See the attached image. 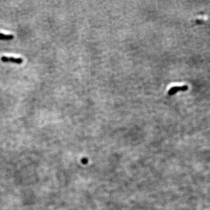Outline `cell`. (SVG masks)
Listing matches in <instances>:
<instances>
[{"label":"cell","mask_w":210,"mask_h":210,"mask_svg":"<svg viewBox=\"0 0 210 210\" xmlns=\"http://www.w3.org/2000/svg\"><path fill=\"white\" fill-rule=\"evenodd\" d=\"M188 87L187 85H183L181 87H173L169 90L168 94L169 95H173L179 91H186Z\"/></svg>","instance_id":"2"},{"label":"cell","mask_w":210,"mask_h":210,"mask_svg":"<svg viewBox=\"0 0 210 210\" xmlns=\"http://www.w3.org/2000/svg\"><path fill=\"white\" fill-rule=\"evenodd\" d=\"M2 61L5 63H13L18 64H21L23 63V60L21 58H14V57H8L6 56H3L1 58Z\"/></svg>","instance_id":"1"},{"label":"cell","mask_w":210,"mask_h":210,"mask_svg":"<svg viewBox=\"0 0 210 210\" xmlns=\"http://www.w3.org/2000/svg\"><path fill=\"white\" fill-rule=\"evenodd\" d=\"M14 39V36L12 35H4L0 33V40H9Z\"/></svg>","instance_id":"3"}]
</instances>
